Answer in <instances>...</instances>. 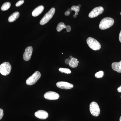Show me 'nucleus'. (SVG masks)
Instances as JSON below:
<instances>
[{
    "instance_id": "f257e3e1",
    "label": "nucleus",
    "mask_w": 121,
    "mask_h": 121,
    "mask_svg": "<svg viewBox=\"0 0 121 121\" xmlns=\"http://www.w3.org/2000/svg\"><path fill=\"white\" fill-rule=\"evenodd\" d=\"M114 20L110 17L104 18L101 21L99 28L101 30H105L110 28L114 23Z\"/></svg>"
},
{
    "instance_id": "f03ea898",
    "label": "nucleus",
    "mask_w": 121,
    "mask_h": 121,
    "mask_svg": "<svg viewBox=\"0 0 121 121\" xmlns=\"http://www.w3.org/2000/svg\"><path fill=\"white\" fill-rule=\"evenodd\" d=\"M87 43L91 49L94 51H98L101 48V45L97 40L91 37H89L86 40Z\"/></svg>"
},
{
    "instance_id": "7ed1b4c3",
    "label": "nucleus",
    "mask_w": 121,
    "mask_h": 121,
    "mask_svg": "<svg viewBox=\"0 0 121 121\" xmlns=\"http://www.w3.org/2000/svg\"><path fill=\"white\" fill-rule=\"evenodd\" d=\"M55 12V8H52L41 19L40 22V24L41 25H43L47 24L53 17Z\"/></svg>"
},
{
    "instance_id": "20e7f679",
    "label": "nucleus",
    "mask_w": 121,
    "mask_h": 121,
    "mask_svg": "<svg viewBox=\"0 0 121 121\" xmlns=\"http://www.w3.org/2000/svg\"><path fill=\"white\" fill-rule=\"evenodd\" d=\"M41 73L39 72H35L32 75L26 80V83L28 85L31 86L35 84L41 77Z\"/></svg>"
},
{
    "instance_id": "39448f33",
    "label": "nucleus",
    "mask_w": 121,
    "mask_h": 121,
    "mask_svg": "<svg viewBox=\"0 0 121 121\" xmlns=\"http://www.w3.org/2000/svg\"><path fill=\"white\" fill-rule=\"evenodd\" d=\"M12 66L8 62H4L0 65V73L3 75L7 76L11 72Z\"/></svg>"
},
{
    "instance_id": "423d86ee",
    "label": "nucleus",
    "mask_w": 121,
    "mask_h": 121,
    "mask_svg": "<svg viewBox=\"0 0 121 121\" xmlns=\"http://www.w3.org/2000/svg\"><path fill=\"white\" fill-rule=\"evenodd\" d=\"M90 110L91 114L94 117H98L100 113V108L97 103L93 102L90 105Z\"/></svg>"
},
{
    "instance_id": "0eeeda50",
    "label": "nucleus",
    "mask_w": 121,
    "mask_h": 121,
    "mask_svg": "<svg viewBox=\"0 0 121 121\" xmlns=\"http://www.w3.org/2000/svg\"><path fill=\"white\" fill-rule=\"evenodd\" d=\"M104 9L103 7H99L93 9L89 15V17L93 18L97 17L98 15L102 14L104 12Z\"/></svg>"
},
{
    "instance_id": "6e6552de",
    "label": "nucleus",
    "mask_w": 121,
    "mask_h": 121,
    "mask_svg": "<svg viewBox=\"0 0 121 121\" xmlns=\"http://www.w3.org/2000/svg\"><path fill=\"white\" fill-rule=\"evenodd\" d=\"M44 97L46 99L48 100H56L59 98L60 95L56 92L49 91L45 93Z\"/></svg>"
},
{
    "instance_id": "1a4fd4ad",
    "label": "nucleus",
    "mask_w": 121,
    "mask_h": 121,
    "mask_svg": "<svg viewBox=\"0 0 121 121\" xmlns=\"http://www.w3.org/2000/svg\"><path fill=\"white\" fill-rule=\"evenodd\" d=\"M56 85L59 88L65 90L72 89L74 86L72 84L65 82H58L56 83Z\"/></svg>"
},
{
    "instance_id": "9d476101",
    "label": "nucleus",
    "mask_w": 121,
    "mask_h": 121,
    "mask_svg": "<svg viewBox=\"0 0 121 121\" xmlns=\"http://www.w3.org/2000/svg\"><path fill=\"white\" fill-rule=\"evenodd\" d=\"M33 48L31 46L28 47L25 50V52L23 54L24 60L26 61H28L31 59L32 55Z\"/></svg>"
},
{
    "instance_id": "9b49d317",
    "label": "nucleus",
    "mask_w": 121,
    "mask_h": 121,
    "mask_svg": "<svg viewBox=\"0 0 121 121\" xmlns=\"http://www.w3.org/2000/svg\"><path fill=\"white\" fill-rule=\"evenodd\" d=\"M35 116L39 119H45L48 117V114L45 111L39 110L35 112Z\"/></svg>"
},
{
    "instance_id": "f8f14e48",
    "label": "nucleus",
    "mask_w": 121,
    "mask_h": 121,
    "mask_svg": "<svg viewBox=\"0 0 121 121\" xmlns=\"http://www.w3.org/2000/svg\"><path fill=\"white\" fill-rule=\"evenodd\" d=\"M44 7L43 5H40L37 7L33 11L32 15L33 17H36L38 16L43 11Z\"/></svg>"
},
{
    "instance_id": "ddd939ff",
    "label": "nucleus",
    "mask_w": 121,
    "mask_h": 121,
    "mask_svg": "<svg viewBox=\"0 0 121 121\" xmlns=\"http://www.w3.org/2000/svg\"><path fill=\"white\" fill-rule=\"evenodd\" d=\"M112 69L118 73H121V61L119 62H115L112 64Z\"/></svg>"
},
{
    "instance_id": "4468645a",
    "label": "nucleus",
    "mask_w": 121,
    "mask_h": 121,
    "mask_svg": "<svg viewBox=\"0 0 121 121\" xmlns=\"http://www.w3.org/2000/svg\"><path fill=\"white\" fill-rule=\"evenodd\" d=\"M19 13L17 12H15L9 17L8 19L9 22H14L19 17Z\"/></svg>"
},
{
    "instance_id": "2eb2a0df",
    "label": "nucleus",
    "mask_w": 121,
    "mask_h": 121,
    "mask_svg": "<svg viewBox=\"0 0 121 121\" xmlns=\"http://www.w3.org/2000/svg\"><path fill=\"white\" fill-rule=\"evenodd\" d=\"M79 62L77 59L73 58L70 60L69 65L72 68H75L78 66Z\"/></svg>"
},
{
    "instance_id": "dca6fc26",
    "label": "nucleus",
    "mask_w": 121,
    "mask_h": 121,
    "mask_svg": "<svg viewBox=\"0 0 121 121\" xmlns=\"http://www.w3.org/2000/svg\"><path fill=\"white\" fill-rule=\"evenodd\" d=\"M11 6V4L10 2H6L2 5L1 9L2 11H7L10 8Z\"/></svg>"
},
{
    "instance_id": "f3484780",
    "label": "nucleus",
    "mask_w": 121,
    "mask_h": 121,
    "mask_svg": "<svg viewBox=\"0 0 121 121\" xmlns=\"http://www.w3.org/2000/svg\"><path fill=\"white\" fill-rule=\"evenodd\" d=\"M67 26L65 25V24L63 22H60L57 25L56 27V30L57 31L60 32L62 31L63 29L66 28Z\"/></svg>"
},
{
    "instance_id": "a211bd4d",
    "label": "nucleus",
    "mask_w": 121,
    "mask_h": 121,
    "mask_svg": "<svg viewBox=\"0 0 121 121\" xmlns=\"http://www.w3.org/2000/svg\"><path fill=\"white\" fill-rule=\"evenodd\" d=\"M59 71L62 73H64L67 74H70L71 71L68 68H60L59 69Z\"/></svg>"
},
{
    "instance_id": "6ab92c4d",
    "label": "nucleus",
    "mask_w": 121,
    "mask_h": 121,
    "mask_svg": "<svg viewBox=\"0 0 121 121\" xmlns=\"http://www.w3.org/2000/svg\"><path fill=\"white\" fill-rule=\"evenodd\" d=\"M71 11H73L75 12V14L76 15H78V12L80 11V8L78 6H72L71 8Z\"/></svg>"
},
{
    "instance_id": "aec40b11",
    "label": "nucleus",
    "mask_w": 121,
    "mask_h": 121,
    "mask_svg": "<svg viewBox=\"0 0 121 121\" xmlns=\"http://www.w3.org/2000/svg\"><path fill=\"white\" fill-rule=\"evenodd\" d=\"M104 72L102 71H100L97 72L95 74V77L97 78H103L104 76Z\"/></svg>"
},
{
    "instance_id": "412c9836",
    "label": "nucleus",
    "mask_w": 121,
    "mask_h": 121,
    "mask_svg": "<svg viewBox=\"0 0 121 121\" xmlns=\"http://www.w3.org/2000/svg\"><path fill=\"white\" fill-rule=\"evenodd\" d=\"M24 1L23 0H21L19 1L16 4V6L17 7H20L24 4Z\"/></svg>"
},
{
    "instance_id": "4be33fe9",
    "label": "nucleus",
    "mask_w": 121,
    "mask_h": 121,
    "mask_svg": "<svg viewBox=\"0 0 121 121\" xmlns=\"http://www.w3.org/2000/svg\"><path fill=\"white\" fill-rule=\"evenodd\" d=\"M4 116V111L1 109H0V120L2 119Z\"/></svg>"
},
{
    "instance_id": "5701e85b",
    "label": "nucleus",
    "mask_w": 121,
    "mask_h": 121,
    "mask_svg": "<svg viewBox=\"0 0 121 121\" xmlns=\"http://www.w3.org/2000/svg\"><path fill=\"white\" fill-rule=\"evenodd\" d=\"M71 28L70 26H69V25L67 26L66 28V30L67 32H70L71 31Z\"/></svg>"
},
{
    "instance_id": "b1692460",
    "label": "nucleus",
    "mask_w": 121,
    "mask_h": 121,
    "mask_svg": "<svg viewBox=\"0 0 121 121\" xmlns=\"http://www.w3.org/2000/svg\"><path fill=\"white\" fill-rule=\"evenodd\" d=\"M70 61V59H67L65 60V63L67 65H69V63Z\"/></svg>"
},
{
    "instance_id": "393cba45",
    "label": "nucleus",
    "mask_w": 121,
    "mask_h": 121,
    "mask_svg": "<svg viewBox=\"0 0 121 121\" xmlns=\"http://www.w3.org/2000/svg\"><path fill=\"white\" fill-rule=\"evenodd\" d=\"M71 12H69V11H67L66 12H65V16H69V15L70 14V13Z\"/></svg>"
},
{
    "instance_id": "a878e982",
    "label": "nucleus",
    "mask_w": 121,
    "mask_h": 121,
    "mask_svg": "<svg viewBox=\"0 0 121 121\" xmlns=\"http://www.w3.org/2000/svg\"><path fill=\"white\" fill-rule=\"evenodd\" d=\"M117 91L119 93H121V86L117 89Z\"/></svg>"
},
{
    "instance_id": "bb28decb",
    "label": "nucleus",
    "mask_w": 121,
    "mask_h": 121,
    "mask_svg": "<svg viewBox=\"0 0 121 121\" xmlns=\"http://www.w3.org/2000/svg\"><path fill=\"white\" fill-rule=\"evenodd\" d=\"M119 41L121 43V32H120V33H119Z\"/></svg>"
},
{
    "instance_id": "cd10ccee",
    "label": "nucleus",
    "mask_w": 121,
    "mask_h": 121,
    "mask_svg": "<svg viewBox=\"0 0 121 121\" xmlns=\"http://www.w3.org/2000/svg\"><path fill=\"white\" fill-rule=\"evenodd\" d=\"M73 17H74V18H76V17H77V15H75V14H74L73 15Z\"/></svg>"
},
{
    "instance_id": "c85d7f7f",
    "label": "nucleus",
    "mask_w": 121,
    "mask_h": 121,
    "mask_svg": "<svg viewBox=\"0 0 121 121\" xmlns=\"http://www.w3.org/2000/svg\"><path fill=\"white\" fill-rule=\"evenodd\" d=\"M70 11H71V9H68L67 11H69V12H70Z\"/></svg>"
},
{
    "instance_id": "c756f323",
    "label": "nucleus",
    "mask_w": 121,
    "mask_h": 121,
    "mask_svg": "<svg viewBox=\"0 0 121 121\" xmlns=\"http://www.w3.org/2000/svg\"><path fill=\"white\" fill-rule=\"evenodd\" d=\"M69 57H70V60L72 59V58H73V57H72V56H69Z\"/></svg>"
},
{
    "instance_id": "7c9ffc66",
    "label": "nucleus",
    "mask_w": 121,
    "mask_h": 121,
    "mask_svg": "<svg viewBox=\"0 0 121 121\" xmlns=\"http://www.w3.org/2000/svg\"><path fill=\"white\" fill-rule=\"evenodd\" d=\"M78 7H79V8H80L81 7V5H78Z\"/></svg>"
},
{
    "instance_id": "2f4dec72",
    "label": "nucleus",
    "mask_w": 121,
    "mask_h": 121,
    "mask_svg": "<svg viewBox=\"0 0 121 121\" xmlns=\"http://www.w3.org/2000/svg\"><path fill=\"white\" fill-rule=\"evenodd\" d=\"M119 121H121V117H120V118H119Z\"/></svg>"
},
{
    "instance_id": "473e14b6",
    "label": "nucleus",
    "mask_w": 121,
    "mask_h": 121,
    "mask_svg": "<svg viewBox=\"0 0 121 121\" xmlns=\"http://www.w3.org/2000/svg\"></svg>"
},
{
    "instance_id": "72a5a7b5",
    "label": "nucleus",
    "mask_w": 121,
    "mask_h": 121,
    "mask_svg": "<svg viewBox=\"0 0 121 121\" xmlns=\"http://www.w3.org/2000/svg\"></svg>"
}]
</instances>
